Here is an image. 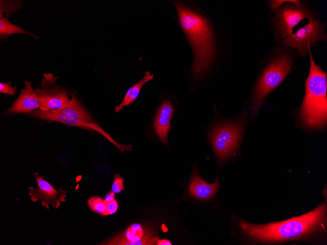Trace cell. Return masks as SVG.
<instances>
[{"label": "cell", "mask_w": 327, "mask_h": 245, "mask_svg": "<svg viewBox=\"0 0 327 245\" xmlns=\"http://www.w3.org/2000/svg\"><path fill=\"white\" fill-rule=\"evenodd\" d=\"M87 204L93 212L103 216L107 205L104 200L99 197L93 196L88 200Z\"/></svg>", "instance_id": "cell-17"}, {"label": "cell", "mask_w": 327, "mask_h": 245, "mask_svg": "<svg viewBox=\"0 0 327 245\" xmlns=\"http://www.w3.org/2000/svg\"><path fill=\"white\" fill-rule=\"evenodd\" d=\"M179 22L191 45L194 58L192 73L200 79L213 61L215 45L209 22L200 14L180 2H174Z\"/></svg>", "instance_id": "cell-2"}, {"label": "cell", "mask_w": 327, "mask_h": 245, "mask_svg": "<svg viewBox=\"0 0 327 245\" xmlns=\"http://www.w3.org/2000/svg\"><path fill=\"white\" fill-rule=\"evenodd\" d=\"M11 82L0 83V92L6 94L11 96L14 95L16 93V87L11 86Z\"/></svg>", "instance_id": "cell-19"}, {"label": "cell", "mask_w": 327, "mask_h": 245, "mask_svg": "<svg viewBox=\"0 0 327 245\" xmlns=\"http://www.w3.org/2000/svg\"><path fill=\"white\" fill-rule=\"evenodd\" d=\"M153 78V74H151L149 71H147L145 72L143 78L140 82L132 86L130 95L127 102V106L132 104L137 98L141 89L144 84L152 80Z\"/></svg>", "instance_id": "cell-16"}, {"label": "cell", "mask_w": 327, "mask_h": 245, "mask_svg": "<svg viewBox=\"0 0 327 245\" xmlns=\"http://www.w3.org/2000/svg\"><path fill=\"white\" fill-rule=\"evenodd\" d=\"M57 77L50 73H45L40 85L35 89L40 103V110L48 111L62 108L68 105L71 97L66 89L56 83Z\"/></svg>", "instance_id": "cell-7"}, {"label": "cell", "mask_w": 327, "mask_h": 245, "mask_svg": "<svg viewBox=\"0 0 327 245\" xmlns=\"http://www.w3.org/2000/svg\"><path fill=\"white\" fill-rule=\"evenodd\" d=\"M115 193L112 191H110L109 193H108L106 195L105 198L104 200L105 201L106 203H108L109 202L113 201L114 200H115Z\"/></svg>", "instance_id": "cell-21"}, {"label": "cell", "mask_w": 327, "mask_h": 245, "mask_svg": "<svg viewBox=\"0 0 327 245\" xmlns=\"http://www.w3.org/2000/svg\"><path fill=\"white\" fill-rule=\"evenodd\" d=\"M292 59L282 54L267 66L255 87L251 106V116L254 117L261 108L268 95L277 88L291 72Z\"/></svg>", "instance_id": "cell-5"}, {"label": "cell", "mask_w": 327, "mask_h": 245, "mask_svg": "<svg viewBox=\"0 0 327 245\" xmlns=\"http://www.w3.org/2000/svg\"><path fill=\"white\" fill-rule=\"evenodd\" d=\"M314 18L313 14L301 4L286 5L279 9L276 14L274 23L279 37L284 38L291 35L293 28L305 18Z\"/></svg>", "instance_id": "cell-10"}, {"label": "cell", "mask_w": 327, "mask_h": 245, "mask_svg": "<svg viewBox=\"0 0 327 245\" xmlns=\"http://www.w3.org/2000/svg\"><path fill=\"white\" fill-rule=\"evenodd\" d=\"M326 38L324 24L312 18L309 19L307 24L288 36L282 43L286 46L296 48L299 54L304 57L310 46L318 41H325Z\"/></svg>", "instance_id": "cell-8"}, {"label": "cell", "mask_w": 327, "mask_h": 245, "mask_svg": "<svg viewBox=\"0 0 327 245\" xmlns=\"http://www.w3.org/2000/svg\"><path fill=\"white\" fill-rule=\"evenodd\" d=\"M24 85V88L22 89L18 98L5 111L6 114H28L33 111L40 109V101L31 82L25 80Z\"/></svg>", "instance_id": "cell-12"}, {"label": "cell", "mask_w": 327, "mask_h": 245, "mask_svg": "<svg viewBox=\"0 0 327 245\" xmlns=\"http://www.w3.org/2000/svg\"><path fill=\"white\" fill-rule=\"evenodd\" d=\"M13 34H28L35 39L39 38L33 34L25 30L16 24L11 22L6 17L0 19V40H4Z\"/></svg>", "instance_id": "cell-15"}, {"label": "cell", "mask_w": 327, "mask_h": 245, "mask_svg": "<svg viewBox=\"0 0 327 245\" xmlns=\"http://www.w3.org/2000/svg\"><path fill=\"white\" fill-rule=\"evenodd\" d=\"M310 67L305 81V93L300 108L304 125L310 128H320L327 124V72L314 62L310 49Z\"/></svg>", "instance_id": "cell-3"}, {"label": "cell", "mask_w": 327, "mask_h": 245, "mask_svg": "<svg viewBox=\"0 0 327 245\" xmlns=\"http://www.w3.org/2000/svg\"><path fill=\"white\" fill-rule=\"evenodd\" d=\"M124 180L123 178L118 174H116L114 177L111 191L115 194H117L123 191L124 189L123 183Z\"/></svg>", "instance_id": "cell-18"}, {"label": "cell", "mask_w": 327, "mask_h": 245, "mask_svg": "<svg viewBox=\"0 0 327 245\" xmlns=\"http://www.w3.org/2000/svg\"><path fill=\"white\" fill-rule=\"evenodd\" d=\"M240 120L220 123L213 128L210 139L215 154L220 162L225 161L237 149L243 132Z\"/></svg>", "instance_id": "cell-6"}, {"label": "cell", "mask_w": 327, "mask_h": 245, "mask_svg": "<svg viewBox=\"0 0 327 245\" xmlns=\"http://www.w3.org/2000/svg\"><path fill=\"white\" fill-rule=\"evenodd\" d=\"M160 238L152 227L134 223L123 232L104 241V245H157Z\"/></svg>", "instance_id": "cell-9"}, {"label": "cell", "mask_w": 327, "mask_h": 245, "mask_svg": "<svg viewBox=\"0 0 327 245\" xmlns=\"http://www.w3.org/2000/svg\"><path fill=\"white\" fill-rule=\"evenodd\" d=\"M173 112L172 104L169 100H165L161 104L155 116L153 123L155 132L165 145L168 144V134Z\"/></svg>", "instance_id": "cell-14"}, {"label": "cell", "mask_w": 327, "mask_h": 245, "mask_svg": "<svg viewBox=\"0 0 327 245\" xmlns=\"http://www.w3.org/2000/svg\"><path fill=\"white\" fill-rule=\"evenodd\" d=\"M70 93L71 100L67 106L59 109L48 111H43L38 109L33 111L28 115L48 122H57L89 131H94L104 136L121 153L132 150V145H124L115 141L109 134L104 131L94 120L74 94L71 92Z\"/></svg>", "instance_id": "cell-4"}, {"label": "cell", "mask_w": 327, "mask_h": 245, "mask_svg": "<svg viewBox=\"0 0 327 245\" xmlns=\"http://www.w3.org/2000/svg\"><path fill=\"white\" fill-rule=\"evenodd\" d=\"M36 179L37 187H28V196L34 202L41 201L42 205L47 209L49 208L50 204L57 209L62 202L66 201L67 191L61 188L55 189L48 181L45 180L43 177L39 176L38 173H33Z\"/></svg>", "instance_id": "cell-11"}, {"label": "cell", "mask_w": 327, "mask_h": 245, "mask_svg": "<svg viewBox=\"0 0 327 245\" xmlns=\"http://www.w3.org/2000/svg\"><path fill=\"white\" fill-rule=\"evenodd\" d=\"M118 203L115 199L113 201L107 203L106 209L103 216H108L116 213L118 209Z\"/></svg>", "instance_id": "cell-20"}, {"label": "cell", "mask_w": 327, "mask_h": 245, "mask_svg": "<svg viewBox=\"0 0 327 245\" xmlns=\"http://www.w3.org/2000/svg\"><path fill=\"white\" fill-rule=\"evenodd\" d=\"M326 213L327 204L324 203L305 214L285 221L256 224L241 220L239 226L251 240L255 241H287L304 238L323 228Z\"/></svg>", "instance_id": "cell-1"}, {"label": "cell", "mask_w": 327, "mask_h": 245, "mask_svg": "<svg viewBox=\"0 0 327 245\" xmlns=\"http://www.w3.org/2000/svg\"><path fill=\"white\" fill-rule=\"evenodd\" d=\"M172 243L168 240L160 239L157 243V245H171Z\"/></svg>", "instance_id": "cell-22"}, {"label": "cell", "mask_w": 327, "mask_h": 245, "mask_svg": "<svg viewBox=\"0 0 327 245\" xmlns=\"http://www.w3.org/2000/svg\"><path fill=\"white\" fill-rule=\"evenodd\" d=\"M218 188V178L213 183H209L201 178L196 169L193 170L188 186L191 196L201 200H209L215 196Z\"/></svg>", "instance_id": "cell-13"}]
</instances>
